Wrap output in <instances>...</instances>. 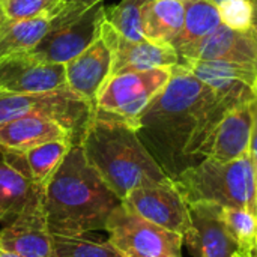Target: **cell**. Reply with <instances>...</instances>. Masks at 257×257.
Returning a JSON list of instances; mask_svg holds the SVG:
<instances>
[{
  "label": "cell",
  "mask_w": 257,
  "mask_h": 257,
  "mask_svg": "<svg viewBox=\"0 0 257 257\" xmlns=\"http://www.w3.org/2000/svg\"><path fill=\"white\" fill-rule=\"evenodd\" d=\"M152 0H120L117 5L105 6L104 17L120 35L131 41H143V12Z\"/></svg>",
  "instance_id": "24"
},
{
  "label": "cell",
  "mask_w": 257,
  "mask_h": 257,
  "mask_svg": "<svg viewBox=\"0 0 257 257\" xmlns=\"http://www.w3.org/2000/svg\"><path fill=\"white\" fill-rule=\"evenodd\" d=\"M101 38L111 54V69L108 77L175 66L179 63V56L172 45L154 44L148 39L131 41L120 35L105 20L101 26Z\"/></svg>",
  "instance_id": "11"
},
{
  "label": "cell",
  "mask_w": 257,
  "mask_h": 257,
  "mask_svg": "<svg viewBox=\"0 0 257 257\" xmlns=\"http://www.w3.org/2000/svg\"><path fill=\"white\" fill-rule=\"evenodd\" d=\"M5 2H6V0H0V3H5Z\"/></svg>",
  "instance_id": "37"
},
{
  "label": "cell",
  "mask_w": 257,
  "mask_h": 257,
  "mask_svg": "<svg viewBox=\"0 0 257 257\" xmlns=\"http://www.w3.org/2000/svg\"><path fill=\"white\" fill-rule=\"evenodd\" d=\"M56 257H125L110 241L101 242L84 235H53Z\"/></svg>",
  "instance_id": "26"
},
{
  "label": "cell",
  "mask_w": 257,
  "mask_h": 257,
  "mask_svg": "<svg viewBox=\"0 0 257 257\" xmlns=\"http://www.w3.org/2000/svg\"><path fill=\"white\" fill-rule=\"evenodd\" d=\"M5 12L15 21L30 20L42 15L54 17L60 9V0H6Z\"/></svg>",
  "instance_id": "27"
},
{
  "label": "cell",
  "mask_w": 257,
  "mask_h": 257,
  "mask_svg": "<svg viewBox=\"0 0 257 257\" xmlns=\"http://www.w3.org/2000/svg\"><path fill=\"white\" fill-rule=\"evenodd\" d=\"M191 71L199 80L224 98L238 102L254 99L251 86L257 78V69L223 60H188L179 63Z\"/></svg>",
  "instance_id": "16"
},
{
  "label": "cell",
  "mask_w": 257,
  "mask_h": 257,
  "mask_svg": "<svg viewBox=\"0 0 257 257\" xmlns=\"http://www.w3.org/2000/svg\"><path fill=\"white\" fill-rule=\"evenodd\" d=\"M0 257H20V256H17L15 253L8 251V250H5L3 247H0Z\"/></svg>",
  "instance_id": "33"
},
{
  "label": "cell",
  "mask_w": 257,
  "mask_h": 257,
  "mask_svg": "<svg viewBox=\"0 0 257 257\" xmlns=\"http://www.w3.org/2000/svg\"><path fill=\"white\" fill-rule=\"evenodd\" d=\"M71 139V134L57 122L41 116H23L0 122V149L27 152L54 140ZM74 142V140H72Z\"/></svg>",
  "instance_id": "18"
},
{
  "label": "cell",
  "mask_w": 257,
  "mask_h": 257,
  "mask_svg": "<svg viewBox=\"0 0 257 257\" xmlns=\"http://www.w3.org/2000/svg\"><path fill=\"white\" fill-rule=\"evenodd\" d=\"M122 205L142 218L175 233L184 235L191 226L190 208L173 181L133 190Z\"/></svg>",
  "instance_id": "10"
},
{
  "label": "cell",
  "mask_w": 257,
  "mask_h": 257,
  "mask_svg": "<svg viewBox=\"0 0 257 257\" xmlns=\"http://www.w3.org/2000/svg\"><path fill=\"white\" fill-rule=\"evenodd\" d=\"M188 60H223L257 69V38L251 30L238 32L221 24L181 57L179 63Z\"/></svg>",
  "instance_id": "14"
},
{
  "label": "cell",
  "mask_w": 257,
  "mask_h": 257,
  "mask_svg": "<svg viewBox=\"0 0 257 257\" xmlns=\"http://www.w3.org/2000/svg\"><path fill=\"white\" fill-rule=\"evenodd\" d=\"M74 142L71 139L54 140L23 152L30 179L35 185L47 187L50 178L57 170Z\"/></svg>",
  "instance_id": "23"
},
{
  "label": "cell",
  "mask_w": 257,
  "mask_h": 257,
  "mask_svg": "<svg viewBox=\"0 0 257 257\" xmlns=\"http://www.w3.org/2000/svg\"><path fill=\"white\" fill-rule=\"evenodd\" d=\"M0 247L20 257H56L45 211V187L35 185L21 211L0 229Z\"/></svg>",
  "instance_id": "9"
},
{
  "label": "cell",
  "mask_w": 257,
  "mask_h": 257,
  "mask_svg": "<svg viewBox=\"0 0 257 257\" xmlns=\"http://www.w3.org/2000/svg\"><path fill=\"white\" fill-rule=\"evenodd\" d=\"M251 90H253V95H254V99H257V78L254 80L253 86H251Z\"/></svg>",
  "instance_id": "34"
},
{
  "label": "cell",
  "mask_w": 257,
  "mask_h": 257,
  "mask_svg": "<svg viewBox=\"0 0 257 257\" xmlns=\"http://www.w3.org/2000/svg\"><path fill=\"white\" fill-rule=\"evenodd\" d=\"M232 257H257V247L254 248H236Z\"/></svg>",
  "instance_id": "31"
},
{
  "label": "cell",
  "mask_w": 257,
  "mask_h": 257,
  "mask_svg": "<svg viewBox=\"0 0 257 257\" xmlns=\"http://www.w3.org/2000/svg\"><path fill=\"white\" fill-rule=\"evenodd\" d=\"M66 86L81 96L95 111L98 93L110 75L111 54L99 36L75 59L65 63Z\"/></svg>",
  "instance_id": "15"
},
{
  "label": "cell",
  "mask_w": 257,
  "mask_h": 257,
  "mask_svg": "<svg viewBox=\"0 0 257 257\" xmlns=\"http://www.w3.org/2000/svg\"><path fill=\"white\" fill-rule=\"evenodd\" d=\"M184 26L176 39L172 42V47L176 50L179 59L221 26L218 9L209 0H184Z\"/></svg>",
  "instance_id": "20"
},
{
  "label": "cell",
  "mask_w": 257,
  "mask_h": 257,
  "mask_svg": "<svg viewBox=\"0 0 257 257\" xmlns=\"http://www.w3.org/2000/svg\"><path fill=\"white\" fill-rule=\"evenodd\" d=\"M66 86L63 63H47L27 54L0 60V90L12 93H41Z\"/></svg>",
  "instance_id": "12"
},
{
  "label": "cell",
  "mask_w": 257,
  "mask_h": 257,
  "mask_svg": "<svg viewBox=\"0 0 257 257\" xmlns=\"http://www.w3.org/2000/svg\"><path fill=\"white\" fill-rule=\"evenodd\" d=\"M241 102L224 98L182 65L137 117L136 133L164 173L173 179L203 160L224 114Z\"/></svg>",
  "instance_id": "1"
},
{
  "label": "cell",
  "mask_w": 257,
  "mask_h": 257,
  "mask_svg": "<svg viewBox=\"0 0 257 257\" xmlns=\"http://www.w3.org/2000/svg\"><path fill=\"white\" fill-rule=\"evenodd\" d=\"M250 102H241L224 114L205 149L203 160L227 163L248 155L253 123Z\"/></svg>",
  "instance_id": "17"
},
{
  "label": "cell",
  "mask_w": 257,
  "mask_h": 257,
  "mask_svg": "<svg viewBox=\"0 0 257 257\" xmlns=\"http://www.w3.org/2000/svg\"><path fill=\"white\" fill-rule=\"evenodd\" d=\"M80 145L89 164L123 200L133 190L170 181L125 119L95 110Z\"/></svg>",
  "instance_id": "3"
},
{
  "label": "cell",
  "mask_w": 257,
  "mask_h": 257,
  "mask_svg": "<svg viewBox=\"0 0 257 257\" xmlns=\"http://www.w3.org/2000/svg\"><path fill=\"white\" fill-rule=\"evenodd\" d=\"M172 77V66L113 75L102 84L96 108L128 120L137 128V117Z\"/></svg>",
  "instance_id": "7"
},
{
  "label": "cell",
  "mask_w": 257,
  "mask_h": 257,
  "mask_svg": "<svg viewBox=\"0 0 257 257\" xmlns=\"http://www.w3.org/2000/svg\"><path fill=\"white\" fill-rule=\"evenodd\" d=\"M250 111H251V139H250V149H248V155L250 160L253 163V169H254V178H256L257 185V99H253L250 102Z\"/></svg>",
  "instance_id": "30"
},
{
  "label": "cell",
  "mask_w": 257,
  "mask_h": 257,
  "mask_svg": "<svg viewBox=\"0 0 257 257\" xmlns=\"http://www.w3.org/2000/svg\"><path fill=\"white\" fill-rule=\"evenodd\" d=\"M101 2L102 0H60V9L57 14L65 18H75Z\"/></svg>",
  "instance_id": "29"
},
{
  "label": "cell",
  "mask_w": 257,
  "mask_h": 257,
  "mask_svg": "<svg viewBox=\"0 0 257 257\" xmlns=\"http://www.w3.org/2000/svg\"><path fill=\"white\" fill-rule=\"evenodd\" d=\"M104 8L101 2L72 20L53 17L48 32L24 54L47 63H68L101 36Z\"/></svg>",
  "instance_id": "8"
},
{
  "label": "cell",
  "mask_w": 257,
  "mask_h": 257,
  "mask_svg": "<svg viewBox=\"0 0 257 257\" xmlns=\"http://www.w3.org/2000/svg\"><path fill=\"white\" fill-rule=\"evenodd\" d=\"M221 24L238 32H247L253 23V0H224L218 6Z\"/></svg>",
  "instance_id": "28"
},
{
  "label": "cell",
  "mask_w": 257,
  "mask_h": 257,
  "mask_svg": "<svg viewBox=\"0 0 257 257\" xmlns=\"http://www.w3.org/2000/svg\"><path fill=\"white\" fill-rule=\"evenodd\" d=\"M51 20V17L42 15L15 21L6 15L3 3H0V60L32 50L48 32Z\"/></svg>",
  "instance_id": "19"
},
{
  "label": "cell",
  "mask_w": 257,
  "mask_h": 257,
  "mask_svg": "<svg viewBox=\"0 0 257 257\" xmlns=\"http://www.w3.org/2000/svg\"><path fill=\"white\" fill-rule=\"evenodd\" d=\"M105 232L125 257H182V235L142 218L122 203L108 217Z\"/></svg>",
  "instance_id": "6"
},
{
  "label": "cell",
  "mask_w": 257,
  "mask_h": 257,
  "mask_svg": "<svg viewBox=\"0 0 257 257\" xmlns=\"http://www.w3.org/2000/svg\"><path fill=\"white\" fill-rule=\"evenodd\" d=\"M256 217H257V185H256Z\"/></svg>",
  "instance_id": "36"
},
{
  "label": "cell",
  "mask_w": 257,
  "mask_h": 257,
  "mask_svg": "<svg viewBox=\"0 0 257 257\" xmlns=\"http://www.w3.org/2000/svg\"><path fill=\"white\" fill-rule=\"evenodd\" d=\"M35 184L15 170L0 151V224L9 223L24 206Z\"/></svg>",
  "instance_id": "22"
},
{
  "label": "cell",
  "mask_w": 257,
  "mask_h": 257,
  "mask_svg": "<svg viewBox=\"0 0 257 257\" xmlns=\"http://www.w3.org/2000/svg\"><path fill=\"white\" fill-rule=\"evenodd\" d=\"M93 108L68 86L41 93H12L0 90V122L23 116H41L62 125L74 143L81 140Z\"/></svg>",
  "instance_id": "5"
},
{
  "label": "cell",
  "mask_w": 257,
  "mask_h": 257,
  "mask_svg": "<svg viewBox=\"0 0 257 257\" xmlns=\"http://www.w3.org/2000/svg\"><path fill=\"white\" fill-rule=\"evenodd\" d=\"M250 30L257 38V0H253V23H251Z\"/></svg>",
  "instance_id": "32"
},
{
  "label": "cell",
  "mask_w": 257,
  "mask_h": 257,
  "mask_svg": "<svg viewBox=\"0 0 257 257\" xmlns=\"http://www.w3.org/2000/svg\"><path fill=\"white\" fill-rule=\"evenodd\" d=\"M218 218L223 221L238 248L257 247V217L248 209L220 206Z\"/></svg>",
  "instance_id": "25"
},
{
  "label": "cell",
  "mask_w": 257,
  "mask_h": 257,
  "mask_svg": "<svg viewBox=\"0 0 257 257\" xmlns=\"http://www.w3.org/2000/svg\"><path fill=\"white\" fill-rule=\"evenodd\" d=\"M122 200L89 164L74 143L45 187V211L53 235H84L105 230V223Z\"/></svg>",
  "instance_id": "2"
},
{
  "label": "cell",
  "mask_w": 257,
  "mask_h": 257,
  "mask_svg": "<svg viewBox=\"0 0 257 257\" xmlns=\"http://www.w3.org/2000/svg\"><path fill=\"white\" fill-rule=\"evenodd\" d=\"M191 226L184 235L190 253L194 257H232L238 248L223 221L218 218V205H188Z\"/></svg>",
  "instance_id": "13"
},
{
  "label": "cell",
  "mask_w": 257,
  "mask_h": 257,
  "mask_svg": "<svg viewBox=\"0 0 257 257\" xmlns=\"http://www.w3.org/2000/svg\"><path fill=\"white\" fill-rule=\"evenodd\" d=\"M209 2H211L212 5H215V6H218V5H220L221 2H224V0H209Z\"/></svg>",
  "instance_id": "35"
},
{
  "label": "cell",
  "mask_w": 257,
  "mask_h": 257,
  "mask_svg": "<svg viewBox=\"0 0 257 257\" xmlns=\"http://www.w3.org/2000/svg\"><path fill=\"white\" fill-rule=\"evenodd\" d=\"M184 15V0H152L143 12L145 39L172 45L182 30Z\"/></svg>",
  "instance_id": "21"
},
{
  "label": "cell",
  "mask_w": 257,
  "mask_h": 257,
  "mask_svg": "<svg viewBox=\"0 0 257 257\" xmlns=\"http://www.w3.org/2000/svg\"><path fill=\"white\" fill-rule=\"evenodd\" d=\"M172 181L188 205L212 203L256 214V178L250 155L227 163L205 158Z\"/></svg>",
  "instance_id": "4"
}]
</instances>
